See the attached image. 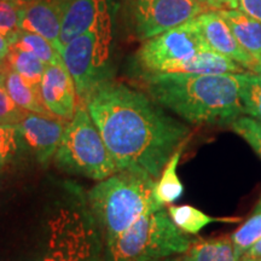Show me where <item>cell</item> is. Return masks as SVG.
Wrapping results in <instances>:
<instances>
[{
    "instance_id": "1",
    "label": "cell",
    "mask_w": 261,
    "mask_h": 261,
    "mask_svg": "<svg viewBox=\"0 0 261 261\" xmlns=\"http://www.w3.org/2000/svg\"><path fill=\"white\" fill-rule=\"evenodd\" d=\"M117 171L144 172L158 180L190 128L168 115L149 94L107 79L85 102Z\"/></svg>"
},
{
    "instance_id": "2",
    "label": "cell",
    "mask_w": 261,
    "mask_h": 261,
    "mask_svg": "<svg viewBox=\"0 0 261 261\" xmlns=\"http://www.w3.org/2000/svg\"><path fill=\"white\" fill-rule=\"evenodd\" d=\"M159 106L194 125H228L244 114L241 74L160 73L142 75Z\"/></svg>"
},
{
    "instance_id": "3",
    "label": "cell",
    "mask_w": 261,
    "mask_h": 261,
    "mask_svg": "<svg viewBox=\"0 0 261 261\" xmlns=\"http://www.w3.org/2000/svg\"><path fill=\"white\" fill-rule=\"evenodd\" d=\"M40 243L25 261H106L104 242L87 196L68 185L48 214Z\"/></svg>"
},
{
    "instance_id": "4",
    "label": "cell",
    "mask_w": 261,
    "mask_h": 261,
    "mask_svg": "<svg viewBox=\"0 0 261 261\" xmlns=\"http://www.w3.org/2000/svg\"><path fill=\"white\" fill-rule=\"evenodd\" d=\"M155 181L144 172L123 169L100 180L89 191L87 202L104 247L121 236L148 212L163 208L154 197Z\"/></svg>"
},
{
    "instance_id": "5",
    "label": "cell",
    "mask_w": 261,
    "mask_h": 261,
    "mask_svg": "<svg viewBox=\"0 0 261 261\" xmlns=\"http://www.w3.org/2000/svg\"><path fill=\"white\" fill-rule=\"evenodd\" d=\"M192 238L175 226L163 208L143 215L104 247L106 261H152L184 254Z\"/></svg>"
},
{
    "instance_id": "6",
    "label": "cell",
    "mask_w": 261,
    "mask_h": 261,
    "mask_svg": "<svg viewBox=\"0 0 261 261\" xmlns=\"http://www.w3.org/2000/svg\"><path fill=\"white\" fill-rule=\"evenodd\" d=\"M54 158L62 171L93 180H104L117 172L112 154L86 106L81 102H77Z\"/></svg>"
},
{
    "instance_id": "7",
    "label": "cell",
    "mask_w": 261,
    "mask_h": 261,
    "mask_svg": "<svg viewBox=\"0 0 261 261\" xmlns=\"http://www.w3.org/2000/svg\"><path fill=\"white\" fill-rule=\"evenodd\" d=\"M113 19L107 5L89 31L64 45L61 55L75 87L77 102L84 103L102 81L110 79Z\"/></svg>"
},
{
    "instance_id": "8",
    "label": "cell",
    "mask_w": 261,
    "mask_h": 261,
    "mask_svg": "<svg viewBox=\"0 0 261 261\" xmlns=\"http://www.w3.org/2000/svg\"><path fill=\"white\" fill-rule=\"evenodd\" d=\"M211 50L205 42L197 19L192 18L144 40L136 55L142 75L166 73L169 67L189 60L198 52Z\"/></svg>"
},
{
    "instance_id": "9",
    "label": "cell",
    "mask_w": 261,
    "mask_h": 261,
    "mask_svg": "<svg viewBox=\"0 0 261 261\" xmlns=\"http://www.w3.org/2000/svg\"><path fill=\"white\" fill-rule=\"evenodd\" d=\"M133 28L140 40L156 37L208 11L198 0H128Z\"/></svg>"
},
{
    "instance_id": "10",
    "label": "cell",
    "mask_w": 261,
    "mask_h": 261,
    "mask_svg": "<svg viewBox=\"0 0 261 261\" xmlns=\"http://www.w3.org/2000/svg\"><path fill=\"white\" fill-rule=\"evenodd\" d=\"M68 122L69 121L54 115L28 113L16 127L22 145L25 146L39 162L45 163L56 154Z\"/></svg>"
},
{
    "instance_id": "11",
    "label": "cell",
    "mask_w": 261,
    "mask_h": 261,
    "mask_svg": "<svg viewBox=\"0 0 261 261\" xmlns=\"http://www.w3.org/2000/svg\"><path fill=\"white\" fill-rule=\"evenodd\" d=\"M205 42L212 51L233 60L243 68L257 73L260 61L254 58L234 38L232 31L218 11H205L196 17Z\"/></svg>"
},
{
    "instance_id": "12",
    "label": "cell",
    "mask_w": 261,
    "mask_h": 261,
    "mask_svg": "<svg viewBox=\"0 0 261 261\" xmlns=\"http://www.w3.org/2000/svg\"><path fill=\"white\" fill-rule=\"evenodd\" d=\"M40 93L52 115L70 121L77 106L74 80L63 63L47 65L40 83Z\"/></svg>"
},
{
    "instance_id": "13",
    "label": "cell",
    "mask_w": 261,
    "mask_h": 261,
    "mask_svg": "<svg viewBox=\"0 0 261 261\" xmlns=\"http://www.w3.org/2000/svg\"><path fill=\"white\" fill-rule=\"evenodd\" d=\"M64 0H28L22 9L19 29L37 33L62 52L61 21Z\"/></svg>"
},
{
    "instance_id": "14",
    "label": "cell",
    "mask_w": 261,
    "mask_h": 261,
    "mask_svg": "<svg viewBox=\"0 0 261 261\" xmlns=\"http://www.w3.org/2000/svg\"><path fill=\"white\" fill-rule=\"evenodd\" d=\"M108 0H64L61 21L62 47L92 27Z\"/></svg>"
},
{
    "instance_id": "15",
    "label": "cell",
    "mask_w": 261,
    "mask_h": 261,
    "mask_svg": "<svg viewBox=\"0 0 261 261\" xmlns=\"http://www.w3.org/2000/svg\"><path fill=\"white\" fill-rule=\"evenodd\" d=\"M166 73L185 74H242L247 73L246 68L233 60L207 50L198 52L189 60L169 67Z\"/></svg>"
},
{
    "instance_id": "16",
    "label": "cell",
    "mask_w": 261,
    "mask_h": 261,
    "mask_svg": "<svg viewBox=\"0 0 261 261\" xmlns=\"http://www.w3.org/2000/svg\"><path fill=\"white\" fill-rule=\"evenodd\" d=\"M241 46L254 58H261V22L237 10H217Z\"/></svg>"
},
{
    "instance_id": "17",
    "label": "cell",
    "mask_w": 261,
    "mask_h": 261,
    "mask_svg": "<svg viewBox=\"0 0 261 261\" xmlns=\"http://www.w3.org/2000/svg\"><path fill=\"white\" fill-rule=\"evenodd\" d=\"M4 86L10 97L19 108L29 113L41 114V115H52L48 112L44 100L41 98L40 87L35 86L18 73L10 69L5 65ZM55 116V115H54Z\"/></svg>"
},
{
    "instance_id": "18",
    "label": "cell",
    "mask_w": 261,
    "mask_h": 261,
    "mask_svg": "<svg viewBox=\"0 0 261 261\" xmlns=\"http://www.w3.org/2000/svg\"><path fill=\"white\" fill-rule=\"evenodd\" d=\"M181 261H241L234 252L231 236L192 240L190 247L182 254Z\"/></svg>"
},
{
    "instance_id": "19",
    "label": "cell",
    "mask_w": 261,
    "mask_h": 261,
    "mask_svg": "<svg viewBox=\"0 0 261 261\" xmlns=\"http://www.w3.org/2000/svg\"><path fill=\"white\" fill-rule=\"evenodd\" d=\"M184 144L175 150L174 154L169 159L167 165L165 166L160 178L155 181L154 187V197L158 203L162 205L172 204L181 197L184 194V187H182L180 179L178 177L177 167L180 161Z\"/></svg>"
},
{
    "instance_id": "20",
    "label": "cell",
    "mask_w": 261,
    "mask_h": 261,
    "mask_svg": "<svg viewBox=\"0 0 261 261\" xmlns=\"http://www.w3.org/2000/svg\"><path fill=\"white\" fill-rule=\"evenodd\" d=\"M167 212L175 226L188 234H197L202 228L215 221H227V223L241 221L238 218H224V219L213 218L189 204L169 205Z\"/></svg>"
},
{
    "instance_id": "21",
    "label": "cell",
    "mask_w": 261,
    "mask_h": 261,
    "mask_svg": "<svg viewBox=\"0 0 261 261\" xmlns=\"http://www.w3.org/2000/svg\"><path fill=\"white\" fill-rule=\"evenodd\" d=\"M10 47L32 52L46 65L63 63V58H62L61 52L57 50V47L51 41H48L47 39L37 34V33L19 29L14 35V38L10 40Z\"/></svg>"
},
{
    "instance_id": "22",
    "label": "cell",
    "mask_w": 261,
    "mask_h": 261,
    "mask_svg": "<svg viewBox=\"0 0 261 261\" xmlns=\"http://www.w3.org/2000/svg\"><path fill=\"white\" fill-rule=\"evenodd\" d=\"M4 64L10 69L18 73L29 83L39 87H40L42 75L47 67L32 52L15 47H10L9 54L6 55L4 60Z\"/></svg>"
},
{
    "instance_id": "23",
    "label": "cell",
    "mask_w": 261,
    "mask_h": 261,
    "mask_svg": "<svg viewBox=\"0 0 261 261\" xmlns=\"http://www.w3.org/2000/svg\"><path fill=\"white\" fill-rule=\"evenodd\" d=\"M261 238V207L255 208L252 217L231 234L234 252L241 259Z\"/></svg>"
},
{
    "instance_id": "24",
    "label": "cell",
    "mask_w": 261,
    "mask_h": 261,
    "mask_svg": "<svg viewBox=\"0 0 261 261\" xmlns=\"http://www.w3.org/2000/svg\"><path fill=\"white\" fill-rule=\"evenodd\" d=\"M240 97L244 114L261 121V75L253 73L241 74Z\"/></svg>"
},
{
    "instance_id": "25",
    "label": "cell",
    "mask_w": 261,
    "mask_h": 261,
    "mask_svg": "<svg viewBox=\"0 0 261 261\" xmlns=\"http://www.w3.org/2000/svg\"><path fill=\"white\" fill-rule=\"evenodd\" d=\"M27 0H0V34L10 42L19 31L22 9Z\"/></svg>"
},
{
    "instance_id": "26",
    "label": "cell",
    "mask_w": 261,
    "mask_h": 261,
    "mask_svg": "<svg viewBox=\"0 0 261 261\" xmlns=\"http://www.w3.org/2000/svg\"><path fill=\"white\" fill-rule=\"evenodd\" d=\"M261 158V121L252 116H240L230 125Z\"/></svg>"
},
{
    "instance_id": "27",
    "label": "cell",
    "mask_w": 261,
    "mask_h": 261,
    "mask_svg": "<svg viewBox=\"0 0 261 261\" xmlns=\"http://www.w3.org/2000/svg\"><path fill=\"white\" fill-rule=\"evenodd\" d=\"M22 146L16 125L0 123V165L8 162Z\"/></svg>"
},
{
    "instance_id": "28",
    "label": "cell",
    "mask_w": 261,
    "mask_h": 261,
    "mask_svg": "<svg viewBox=\"0 0 261 261\" xmlns=\"http://www.w3.org/2000/svg\"><path fill=\"white\" fill-rule=\"evenodd\" d=\"M28 113L14 102L4 84H0V123L17 125L27 116Z\"/></svg>"
},
{
    "instance_id": "29",
    "label": "cell",
    "mask_w": 261,
    "mask_h": 261,
    "mask_svg": "<svg viewBox=\"0 0 261 261\" xmlns=\"http://www.w3.org/2000/svg\"><path fill=\"white\" fill-rule=\"evenodd\" d=\"M238 9L252 18L261 22V0H240Z\"/></svg>"
},
{
    "instance_id": "30",
    "label": "cell",
    "mask_w": 261,
    "mask_h": 261,
    "mask_svg": "<svg viewBox=\"0 0 261 261\" xmlns=\"http://www.w3.org/2000/svg\"><path fill=\"white\" fill-rule=\"evenodd\" d=\"M240 0H208V5L214 10H237Z\"/></svg>"
},
{
    "instance_id": "31",
    "label": "cell",
    "mask_w": 261,
    "mask_h": 261,
    "mask_svg": "<svg viewBox=\"0 0 261 261\" xmlns=\"http://www.w3.org/2000/svg\"><path fill=\"white\" fill-rule=\"evenodd\" d=\"M261 257V238L250 248L241 259H260Z\"/></svg>"
},
{
    "instance_id": "32",
    "label": "cell",
    "mask_w": 261,
    "mask_h": 261,
    "mask_svg": "<svg viewBox=\"0 0 261 261\" xmlns=\"http://www.w3.org/2000/svg\"><path fill=\"white\" fill-rule=\"evenodd\" d=\"M10 51V42L8 38L4 37L3 34H0V61L4 62L6 55Z\"/></svg>"
},
{
    "instance_id": "33",
    "label": "cell",
    "mask_w": 261,
    "mask_h": 261,
    "mask_svg": "<svg viewBox=\"0 0 261 261\" xmlns=\"http://www.w3.org/2000/svg\"><path fill=\"white\" fill-rule=\"evenodd\" d=\"M4 76H5V64L0 63V84H4Z\"/></svg>"
},
{
    "instance_id": "34",
    "label": "cell",
    "mask_w": 261,
    "mask_h": 261,
    "mask_svg": "<svg viewBox=\"0 0 261 261\" xmlns=\"http://www.w3.org/2000/svg\"><path fill=\"white\" fill-rule=\"evenodd\" d=\"M152 261H181V257L168 256V257H163V259H159V260H152Z\"/></svg>"
},
{
    "instance_id": "35",
    "label": "cell",
    "mask_w": 261,
    "mask_h": 261,
    "mask_svg": "<svg viewBox=\"0 0 261 261\" xmlns=\"http://www.w3.org/2000/svg\"><path fill=\"white\" fill-rule=\"evenodd\" d=\"M257 73L261 75V58H260V64H259V70H257Z\"/></svg>"
},
{
    "instance_id": "36",
    "label": "cell",
    "mask_w": 261,
    "mask_h": 261,
    "mask_svg": "<svg viewBox=\"0 0 261 261\" xmlns=\"http://www.w3.org/2000/svg\"><path fill=\"white\" fill-rule=\"evenodd\" d=\"M198 2H201V3H204V4H207V5H208V0H198Z\"/></svg>"
},
{
    "instance_id": "37",
    "label": "cell",
    "mask_w": 261,
    "mask_h": 261,
    "mask_svg": "<svg viewBox=\"0 0 261 261\" xmlns=\"http://www.w3.org/2000/svg\"><path fill=\"white\" fill-rule=\"evenodd\" d=\"M257 207H261V198H260V201H259V203H257Z\"/></svg>"
},
{
    "instance_id": "38",
    "label": "cell",
    "mask_w": 261,
    "mask_h": 261,
    "mask_svg": "<svg viewBox=\"0 0 261 261\" xmlns=\"http://www.w3.org/2000/svg\"><path fill=\"white\" fill-rule=\"evenodd\" d=\"M0 63H4V62H2V61H0Z\"/></svg>"
},
{
    "instance_id": "39",
    "label": "cell",
    "mask_w": 261,
    "mask_h": 261,
    "mask_svg": "<svg viewBox=\"0 0 261 261\" xmlns=\"http://www.w3.org/2000/svg\"><path fill=\"white\" fill-rule=\"evenodd\" d=\"M27 2H28V0H27Z\"/></svg>"
}]
</instances>
